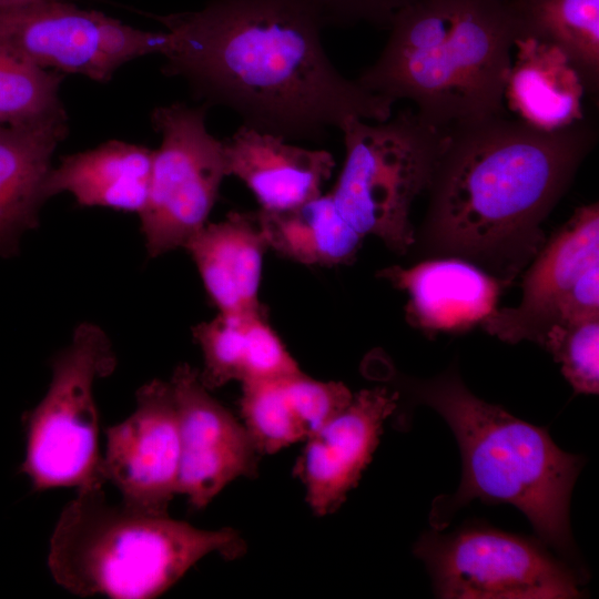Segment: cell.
<instances>
[{"label":"cell","mask_w":599,"mask_h":599,"mask_svg":"<svg viewBox=\"0 0 599 599\" xmlns=\"http://www.w3.org/2000/svg\"><path fill=\"white\" fill-rule=\"evenodd\" d=\"M184 247L220 312L263 307L258 288L268 246L257 212H231L221 222L206 223Z\"/></svg>","instance_id":"ac0fdd59"},{"label":"cell","mask_w":599,"mask_h":599,"mask_svg":"<svg viewBox=\"0 0 599 599\" xmlns=\"http://www.w3.org/2000/svg\"><path fill=\"white\" fill-rule=\"evenodd\" d=\"M102 474L121 502L155 516L169 515L177 495L180 437L170 382L153 379L136 392L135 409L105 429Z\"/></svg>","instance_id":"8fae6325"},{"label":"cell","mask_w":599,"mask_h":599,"mask_svg":"<svg viewBox=\"0 0 599 599\" xmlns=\"http://www.w3.org/2000/svg\"><path fill=\"white\" fill-rule=\"evenodd\" d=\"M257 214L268 248L305 265L351 263L364 238L343 216L329 193L292 210H258Z\"/></svg>","instance_id":"603a6c76"},{"label":"cell","mask_w":599,"mask_h":599,"mask_svg":"<svg viewBox=\"0 0 599 599\" xmlns=\"http://www.w3.org/2000/svg\"><path fill=\"white\" fill-rule=\"evenodd\" d=\"M166 33L139 30L68 0L0 8V47L45 70L99 82L135 58L159 53Z\"/></svg>","instance_id":"30bf717a"},{"label":"cell","mask_w":599,"mask_h":599,"mask_svg":"<svg viewBox=\"0 0 599 599\" xmlns=\"http://www.w3.org/2000/svg\"><path fill=\"white\" fill-rule=\"evenodd\" d=\"M412 392L447 422L463 461L457 491L433 501L434 529L446 528L475 498L507 502L528 518L539 540L569 554V502L581 458L561 450L547 429L475 396L454 372L414 383Z\"/></svg>","instance_id":"277c9868"},{"label":"cell","mask_w":599,"mask_h":599,"mask_svg":"<svg viewBox=\"0 0 599 599\" xmlns=\"http://www.w3.org/2000/svg\"><path fill=\"white\" fill-rule=\"evenodd\" d=\"M152 158L153 151L145 146L108 141L64 156L49 173L47 195L69 192L82 206L140 214L149 195Z\"/></svg>","instance_id":"7402d4cb"},{"label":"cell","mask_w":599,"mask_h":599,"mask_svg":"<svg viewBox=\"0 0 599 599\" xmlns=\"http://www.w3.org/2000/svg\"><path fill=\"white\" fill-rule=\"evenodd\" d=\"M339 131L345 158L329 194L361 235L405 254L416 241L412 205L430 185L444 131L413 110L374 123L351 118Z\"/></svg>","instance_id":"8992f818"},{"label":"cell","mask_w":599,"mask_h":599,"mask_svg":"<svg viewBox=\"0 0 599 599\" xmlns=\"http://www.w3.org/2000/svg\"><path fill=\"white\" fill-rule=\"evenodd\" d=\"M597 141L585 119L544 131L499 114L444 131L424 247L511 284L544 245L542 222Z\"/></svg>","instance_id":"7a4b0ae2"},{"label":"cell","mask_w":599,"mask_h":599,"mask_svg":"<svg viewBox=\"0 0 599 599\" xmlns=\"http://www.w3.org/2000/svg\"><path fill=\"white\" fill-rule=\"evenodd\" d=\"M67 125L0 124V256L13 255L48 200L51 159Z\"/></svg>","instance_id":"ffe728a7"},{"label":"cell","mask_w":599,"mask_h":599,"mask_svg":"<svg viewBox=\"0 0 599 599\" xmlns=\"http://www.w3.org/2000/svg\"><path fill=\"white\" fill-rule=\"evenodd\" d=\"M170 385L180 437L177 494L200 510L233 480L255 477L261 454L244 424L211 396L196 369L179 365Z\"/></svg>","instance_id":"7c38bea8"},{"label":"cell","mask_w":599,"mask_h":599,"mask_svg":"<svg viewBox=\"0 0 599 599\" xmlns=\"http://www.w3.org/2000/svg\"><path fill=\"white\" fill-rule=\"evenodd\" d=\"M192 332L204 361L199 376L209 390L233 380L245 384L301 370L268 324L263 307L220 312Z\"/></svg>","instance_id":"d6986e66"},{"label":"cell","mask_w":599,"mask_h":599,"mask_svg":"<svg viewBox=\"0 0 599 599\" xmlns=\"http://www.w3.org/2000/svg\"><path fill=\"white\" fill-rule=\"evenodd\" d=\"M223 142L227 174L245 184L264 212L292 210L321 195L335 166L326 150L243 124Z\"/></svg>","instance_id":"2e32d148"},{"label":"cell","mask_w":599,"mask_h":599,"mask_svg":"<svg viewBox=\"0 0 599 599\" xmlns=\"http://www.w3.org/2000/svg\"><path fill=\"white\" fill-rule=\"evenodd\" d=\"M325 24L353 26L367 22L388 28L394 16L419 0H311Z\"/></svg>","instance_id":"4316f807"},{"label":"cell","mask_w":599,"mask_h":599,"mask_svg":"<svg viewBox=\"0 0 599 599\" xmlns=\"http://www.w3.org/2000/svg\"><path fill=\"white\" fill-rule=\"evenodd\" d=\"M376 61L356 81L447 131L504 114L518 38L510 0H419L399 10Z\"/></svg>","instance_id":"3957f363"},{"label":"cell","mask_w":599,"mask_h":599,"mask_svg":"<svg viewBox=\"0 0 599 599\" xmlns=\"http://www.w3.org/2000/svg\"><path fill=\"white\" fill-rule=\"evenodd\" d=\"M446 599H567L579 577L544 546L488 526L424 534L414 549Z\"/></svg>","instance_id":"ba28073f"},{"label":"cell","mask_w":599,"mask_h":599,"mask_svg":"<svg viewBox=\"0 0 599 599\" xmlns=\"http://www.w3.org/2000/svg\"><path fill=\"white\" fill-rule=\"evenodd\" d=\"M596 317H599V261L592 263L564 294L552 326Z\"/></svg>","instance_id":"83f0119b"},{"label":"cell","mask_w":599,"mask_h":599,"mask_svg":"<svg viewBox=\"0 0 599 599\" xmlns=\"http://www.w3.org/2000/svg\"><path fill=\"white\" fill-rule=\"evenodd\" d=\"M397 402L398 393L387 387L362 389L304 441L293 475L303 484L316 516L336 511L357 485Z\"/></svg>","instance_id":"4fadbf2b"},{"label":"cell","mask_w":599,"mask_h":599,"mask_svg":"<svg viewBox=\"0 0 599 599\" xmlns=\"http://www.w3.org/2000/svg\"><path fill=\"white\" fill-rule=\"evenodd\" d=\"M514 48L504 100L519 120L544 131L583 120L585 88L565 52L530 37L516 39Z\"/></svg>","instance_id":"44dd1931"},{"label":"cell","mask_w":599,"mask_h":599,"mask_svg":"<svg viewBox=\"0 0 599 599\" xmlns=\"http://www.w3.org/2000/svg\"><path fill=\"white\" fill-rule=\"evenodd\" d=\"M62 77L0 47V124L67 125L59 97Z\"/></svg>","instance_id":"d4e9b609"},{"label":"cell","mask_w":599,"mask_h":599,"mask_svg":"<svg viewBox=\"0 0 599 599\" xmlns=\"http://www.w3.org/2000/svg\"><path fill=\"white\" fill-rule=\"evenodd\" d=\"M164 26L165 73L242 124L291 140L321 141L351 118L385 121L393 102L344 77L322 43L311 0H212L155 16Z\"/></svg>","instance_id":"6da1fadb"},{"label":"cell","mask_w":599,"mask_h":599,"mask_svg":"<svg viewBox=\"0 0 599 599\" xmlns=\"http://www.w3.org/2000/svg\"><path fill=\"white\" fill-rule=\"evenodd\" d=\"M353 393L341 382L296 373L242 384L243 424L260 454L305 441L344 409Z\"/></svg>","instance_id":"e0dca14e"},{"label":"cell","mask_w":599,"mask_h":599,"mask_svg":"<svg viewBox=\"0 0 599 599\" xmlns=\"http://www.w3.org/2000/svg\"><path fill=\"white\" fill-rule=\"evenodd\" d=\"M245 551L232 528L201 529L111 504L102 486L78 489L60 512L48 568L57 585L78 597L153 599L204 557L233 560Z\"/></svg>","instance_id":"5b68a950"},{"label":"cell","mask_w":599,"mask_h":599,"mask_svg":"<svg viewBox=\"0 0 599 599\" xmlns=\"http://www.w3.org/2000/svg\"><path fill=\"white\" fill-rule=\"evenodd\" d=\"M206 106L172 103L153 111L161 133L149 195L140 213L150 256L184 247L206 223L227 174L224 142L206 129Z\"/></svg>","instance_id":"9c48e42d"},{"label":"cell","mask_w":599,"mask_h":599,"mask_svg":"<svg viewBox=\"0 0 599 599\" xmlns=\"http://www.w3.org/2000/svg\"><path fill=\"white\" fill-rule=\"evenodd\" d=\"M540 346L561 365L564 376L576 393L598 394L599 317L555 325Z\"/></svg>","instance_id":"484cf974"},{"label":"cell","mask_w":599,"mask_h":599,"mask_svg":"<svg viewBox=\"0 0 599 599\" xmlns=\"http://www.w3.org/2000/svg\"><path fill=\"white\" fill-rule=\"evenodd\" d=\"M115 366L109 337L91 323L79 325L71 343L53 357L45 395L22 418L26 455L19 470L33 490H78L105 483L94 384Z\"/></svg>","instance_id":"52a82bcc"},{"label":"cell","mask_w":599,"mask_h":599,"mask_svg":"<svg viewBox=\"0 0 599 599\" xmlns=\"http://www.w3.org/2000/svg\"><path fill=\"white\" fill-rule=\"evenodd\" d=\"M598 261L599 204L596 202L577 207L545 241L522 277L520 303L516 307L497 308L481 324L483 328L507 343L530 341L541 345L564 294Z\"/></svg>","instance_id":"5bb4252c"},{"label":"cell","mask_w":599,"mask_h":599,"mask_svg":"<svg viewBox=\"0 0 599 599\" xmlns=\"http://www.w3.org/2000/svg\"><path fill=\"white\" fill-rule=\"evenodd\" d=\"M407 295L406 319L427 335L460 333L481 325L497 311L508 286L480 266L456 256L426 260L379 272Z\"/></svg>","instance_id":"9a60e30c"},{"label":"cell","mask_w":599,"mask_h":599,"mask_svg":"<svg viewBox=\"0 0 599 599\" xmlns=\"http://www.w3.org/2000/svg\"><path fill=\"white\" fill-rule=\"evenodd\" d=\"M510 4L518 38L530 37L560 48L577 71L585 92L597 94L599 0H510Z\"/></svg>","instance_id":"cb8c5ba5"},{"label":"cell","mask_w":599,"mask_h":599,"mask_svg":"<svg viewBox=\"0 0 599 599\" xmlns=\"http://www.w3.org/2000/svg\"><path fill=\"white\" fill-rule=\"evenodd\" d=\"M42 1H52V0H0V8L23 6L29 3L42 2Z\"/></svg>","instance_id":"f1b7e54d"}]
</instances>
